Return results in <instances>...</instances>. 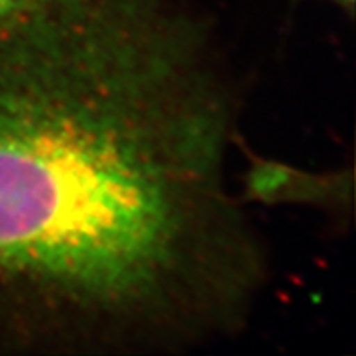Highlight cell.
<instances>
[{
	"label": "cell",
	"instance_id": "obj_1",
	"mask_svg": "<svg viewBox=\"0 0 356 356\" xmlns=\"http://www.w3.org/2000/svg\"><path fill=\"white\" fill-rule=\"evenodd\" d=\"M240 97L178 0H38L0 26V353L240 333L266 245L227 177Z\"/></svg>",
	"mask_w": 356,
	"mask_h": 356
},
{
	"label": "cell",
	"instance_id": "obj_2",
	"mask_svg": "<svg viewBox=\"0 0 356 356\" xmlns=\"http://www.w3.org/2000/svg\"><path fill=\"white\" fill-rule=\"evenodd\" d=\"M38 0H0V26L17 19Z\"/></svg>",
	"mask_w": 356,
	"mask_h": 356
},
{
	"label": "cell",
	"instance_id": "obj_3",
	"mask_svg": "<svg viewBox=\"0 0 356 356\" xmlns=\"http://www.w3.org/2000/svg\"><path fill=\"white\" fill-rule=\"evenodd\" d=\"M333 2H337L338 6H342L346 10H353V6H355V0H333Z\"/></svg>",
	"mask_w": 356,
	"mask_h": 356
}]
</instances>
